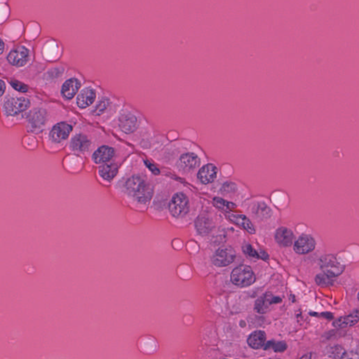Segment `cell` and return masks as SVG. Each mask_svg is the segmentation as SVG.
Listing matches in <instances>:
<instances>
[{
  "mask_svg": "<svg viewBox=\"0 0 359 359\" xmlns=\"http://www.w3.org/2000/svg\"><path fill=\"white\" fill-rule=\"evenodd\" d=\"M72 127L66 122H61L53 127L50 133L51 141L55 143H63L70 136Z\"/></svg>",
  "mask_w": 359,
  "mask_h": 359,
  "instance_id": "obj_10",
  "label": "cell"
},
{
  "mask_svg": "<svg viewBox=\"0 0 359 359\" xmlns=\"http://www.w3.org/2000/svg\"><path fill=\"white\" fill-rule=\"evenodd\" d=\"M320 265L323 272L331 278L337 277L345 272V265L341 264L333 255H326L321 257Z\"/></svg>",
  "mask_w": 359,
  "mask_h": 359,
  "instance_id": "obj_6",
  "label": "cell"
},
{
  "mask_svg": "<svg viewBox=\"0 0 359 359\" xmlns=\"http://www.w3.org/2000/svg\"><path fill=\"white\" fill-rule=\"evenodd\" d=\"M265 341H266V334L261 330L253 332L248 338V345L253 349L263 348Z\"/></svg>",
  "mask_w": 359,
  "mask_h": 359,
  "instance_id": "obj_21",
  "label": "cell"
},
{
  "mask_svg": "<svg viewBox=\"0 0 359 359\" xmlns=\"http://www.w3.org/2000/svg\"><path fill=\"white\" fill-rule=\"evenodd\" d=\"M91 142L87 136L83 134L76 135L72 138L70 147L74 152H85L89 148Z\"/></svg>",
  "mask_w": 359,
  "mask_h": 359,
  "instance_id": "obj_19",
  "label": "cell"
},
{
  "mask_svg": "<svg viewBox=\"0 0 359 359\" xmlns=\"http://www.w3.org/2000/svg\"><path fill=\"white\" fill-rule=\"evenodd\" d=\"M114 154L115 152L111 147L102 146L95 151L93 155V160L97 164L108 163L114 157Z\"/></svg>",
  "mask_w": 359,
  "mask_h": 359,
  "instance_id": "obj_16",
  "label": "cell"
},
{
  "mask_svg": "<svg viewBox=\"0 0 359 359\" xmlns=\"http://www.w3.org/2000/svg\"><path fill=\"white\" fill-rule=\"evenodd\" d=\"M81 87V82L76 78H71L65 82L62 87L63 96L66 99H72L75 96Z\"/></svg>",
  "mask_w": 359,
  "mask_h": 359,
  "instance_id": "obj_18",
  "label": "cell"
},
{
  "mask_svg": "<svg viewBox=\"0 0 359 359\" xmlns=\"http://www.w3.org/2000/svg\"><path fill=\"white\" fill-rule=\"evenodd\" d=\"M110 106V102L108 99L104 98L101 100L100 102L95 106L93 110V114L95 116H101L107 111V110Z\"/></svg>",
  "mask_w": 359,
  "mask_h": 359,
  "instance_id": "obj_24",
  "label": "cell"
},
{
  "mask_svg": "<svg viewBox=\"0 0 359 359\" xmlns=\"http://www.w3.org/2000/svg\"><path fill=\"white\" fill-rule=\"evenodd\" d=\"M243 251L248 256L255 257V258H259L260 257V253H257L251 245L244 246Z\"/></svg>",
  "mask_w": 359,
  "mask_h": 359,
  "instance_id": "obj_29",
  "label": "cell"
},
{
  "mask_svg": "<svg viewBox=\"0 0 359 359\" xmlns=\"http://www.w3.org/2000/svg\"><path fill=\"white\" fill-rule=\"evenodd\" d=\"M231 281L235 286L246 287L255 282V275L251 267L246 265H240L233 270L231 274Z\"/></svg>",
  "mask_w": 359,
  "mask_h": 359,
  "instance_id": "obj_4",
  "label": "cell"
},
{
  "mask_svg": "<svg viewBox=\"0 0 359 359\" xmlns=\"http://www.w3.org/2000/svg\"><path fill=\"white\" fill-rule=\"evenodd\" d=\"M316 247V241L309 235H302L296 241L294 251L297 254L305 255L312 252Z\"/></svg>",
  "mask_w": 359,
  "mask_h": 359,
  "instance_id": "obj_12",
  "label": "cell"
},
{
  "mask_svg": "<svg viewBox=\"0 0 359 359\" xmlns=\"http://www.w3.org/2000/svg\"><path fill=\"white\" fill-rule=\"evenodd\" d=\"M202 163L203 161L198 152L194 150H188L179 156L175 168L176 171L181 174L188 175L200 169Z\"/></svg>",
  "mask_w": 359,
  "mask_h": 359,
  "instance_id": "obj_2",
  "label": "cell"
},
{
  "mask_svg": "<svg viewBox=\"0 0 359 359\" xmlns=\"http://www.w3.org/2000/svg\"><path fill=\"white\" fill-rule=\"evenodd\" d=\"M137 119L136 116L132 114L127 113L122 114L119 118V127L122 132L129 134L134 132L137 127Z\"/></svg>",
  "mask_w": 359,
  "mask_h": 359,
  "instance_id": "obj_13",
  "label": "cell"
},
{
  "mask_svg": "<svg viewBox=\"0 0 359 359\" xmlns=\"http://www.w3.org/2000/svg\"><path fill=\"white\" fill-rule=\"evenodd\" d=\"M96 98V92L91 87L86 88L77 96V104L81 109L89 108L94 103Z\"/></svg>",
  "mask_w": 359,
  "mask_h": 359,
  "instance_id": "obj_15",
  "label": "cell"
},
{
  "mask_svg": "<svg viewBox=\"0 0 359 359\" xmlns=\"http://www.w3.org/2000/svg\"><path fill=\"white\" fill-rule=\"evenodd\" d=\"M6 89V86L5 82H4L3 80H2L1 81V95L3 96L4 95V93H5V90Z\"/></svg>",
  "mask_w": 359,
  "mask_h": 359,
  "instance_id": "obj_32",
  "label": "cell"
},
{
  "mask_svg": "<svg viewBox=\"0 0 359 359\" xmlns=\"http://www.w3.org/2000/svg\"><path fill=\"white\" fill-rule=\"evenodd\" d=\"M30 102L24 97H13L6 101L4 110L9 115H18L30 108Z\"/></svg>",
  "mask_w": 359,
  "mask_h": 359,
  "instance_id": "obj_7",
  "label": "cell"
},
{
  "mask_svg": "<svg viewBox=\"0 0 359 359\" xmlns=\"http://www.w3.org/2000/svg\"><path fill=\"white\" fill-rule=\"evenodd\" d=\"M30 59V51L26 47H19L9 53L7 60L13 66L23 67L28 64Z\"/></svg>",
  "mask_w": 359,
  "mask_h": 359,
  "instance_id": "obj_9",
  "label": "cell"
},
{
  "mask_svg": "<svg viewBox=\"0 0 359 359\" xmlns=\"http://www.w3.org/2000/svg\"><path fill=\"white\" fill-rule=\"evenodd\" d=\"M4 47H5V45H4L3 41V40H2V41H1V53H3Z\"/></svg>",
  "mask_w": 359,
  "mask_h": 359,
  "instance_id": "obj_33",
  "label": "cell"
},
{
  "mask_svg": "<svg viewBox=\"0 0 359 359\" xmlns=\"http://www.w3.org/2000/svg\"><path fill=\"white\" fill-rule=\"evenodd\" d=\"M215 204H217V206H221L222 209L229 210L232 209V208L235 207L234 204L230 203V202H225L223 200H219V198L215 200Z\"/></svg>",
  "mask_w": 359,
  "mask_h": 359,
  "instance_id": "obj_30",
  "label": "cell"
},
{
  "mask_svg": "<svg viewBox=\"0 0 359 359\" xmlns=\"http://www.w3.org/2000/svg\"><path fill=\"white\" fill-rule=\"evenodd\" d=\"M210 225L209 218L204 215L198 217L197 222H196V227H197L198 231L202 233H206V231H209Z\"/></svg>",
  "mask_w": 359,
  "mask_h": 359,
  "instance_id": "obj_26",
  "label": "cell"
},
{
  "mask_svg": "<svg viewBox=\"0 0 359 359\" xmlns=\"http://www.w3.org/2000/svg\"><path fill=\"white\" fill-rule=\"evenodd\" d=\"M359 322V309H355L351 314L340 317L334 321L333 326L335 328H345L354 326Z\"/></svg>",
  "mask_w": 359,
  "mask_h": 359,
  "instance_id": "obj_14",
  "label": "cell"
},
{
  "mask_svg": "<svg viewBox=\"0 0 359 359\" xmlns=\"http://www.w3.org/2000/svg\"><path fill=\"white\" fill-rule=\"evenodd\" d=\"M315 282L317 285L322 286V287H326V286H330L333 285L334 282L332 280L331 277L326 275V274H317L315 277Z\"/></svg>",
  "mask_w": 359,
  "mask_h": 359,
  "instance_id": "obj_25",
  "label": "cell"
},
{
  "mask_svg": "<svg viewBox=\"0 0 359 359\" xmlns=\"http://www.w3.org/2000/svg\"><path fill=\"white\" fill-rule=\"evenodd\" d=\"M219 168L216 164L207 163L202 166L196 173V181L202 186H209L218 180Z\"/></svg>",
  "mask_w": 359,
  "mask_h": 359,
  "instance_id": "obj_5",
  "label": "cell"
},
{
  "mask_svg": "<svg viewBox=\"0 0 359 359\" xmlns=\"http://www.w3.org/2000/svg\"><path fill=\"white\" fill-rule=\"evenodd\" d=\"M126 190L137 205L146 206L153 195L154 187L143 174H135L127 180Z\"/></svg>",
  "mask_w": 359,
  "mask_h": 359,
  "instance_id": "obj_1",
  "label": "cell"
},
{
  "mask_svg": "<svg viewBox=\"0 0 359 359\" xmlns=\"http://www.w3.org/2000/svg\"><path fill=\"white\" fill-rule=\"evenodd\" d=\"M281 302L282 299L280 297H276L272 293H267L257 300L255 303V309L257 312L265 314L270 310L273 305L280 303Z\"/></svg>",
  "mask_w": 359,
  "mask_h": 359,
  "instance_id": "obj_11",
  "label": "cell"
},
{
  "mask_svg": "<svg viewBox=\"0 0 359 359\" xmlns=\"http://www.w3.org/2000/svg\"><path fill=\"white\" fill-rule=\"evenodd\" d=\"M275 238L280 246L289 247L293 244L295 236L290 229L287 227H281L276 231Z\"/></svg>",
  "mask_w": 359,
  "mask_h": 359,
  "instance_id": "obj_17",
  "label": "cell"
},
{
  "mask_svg": "<svg viewBox=\"0 0 359 359\" xmlns=\"http://www.w3.org/2000/svg\"><path fill=\"white\" fill-rule=\"evenodd\" d=\"M272 348L276 352H283L287 349V345L284 342H269L265 349Z\"/></svg>",
  "mask_w": 359,
  "mask_h": 359,
  "instance_id": "obj_27",
  "label": "cell"
},
{
  "mask_svg": "<svg viewBox=\"0 0 359 359\" xmlns=\"http://www.w3.org/2000/svg\"><path fill=\"white\" fill-rule=\"evenodd\" d=\"M118 170L119 167L116 164H107L103 166L99 171H100L101 176L103 179L107 181H111L117 174Z\"/></svg>",
  "mask_w": 359,
  "mask_h": 359,
  "instance_id": "obj_23",
  "label": "cell"
},
{
  "mask_svg": "<svg viewBox=\"0 0 359 359\" xmlns=\"http://www.w3.org/2000/svg\"><path fill=\"white\" fill-rule=\"evenodd\" d=\"M357 297H358V301H359V293H358V295H357Z\"/></svg>",
  "mask_w": 359,
  "mask_h": 359,
  "instance_id": "obj_34",
  "label": "cell"
},
{
  "mask_svg": "<svg viewBox=\"0 0 359 359\" xmlns=\"http://www.w3.org/2000/svg\"><path fill=\"white\" fill-rule=\"evenodd\" d=\"M330 357H332V358H344L348 357V355H347L345 349L339 346L333 347L330 350Z\"/></svg>",
  "mask_w": 359,
  "mask_h": 359,
  "instance_id": "obj_28",
  "label": "cell"
},
{
  "mask_svg": "<svg viewBox=\"0 0 359 359\" xmlns=\"http://www.w3.org/2000/svg\"><path fill=\"white\" fill-rule=\"evenodd\" d=\"M230 218L232 220L233 222L236 223L240 226L245 229L248 232L254 234L255 233V228H254L253 224L251 221L248 218L246 215H240V214H232L230 215Z\"/></svg>",
  "mask_w": 359,
  "mask_h": 359,
  "instance_id": "obj_22",
  "label": "cell"
},
{
  "mask_svg": "<svg viewBox=\"0 0 359 359\" xmlns=\"http://www.w3.org/2000/svg\"><path fill=\"white\" fill-rule=\"evenodd\" d=\"M190 207V197L188 193L183 190L175 193L169 204L170 213L175 218H180L186 215Z\"/></svg>",
  "mask_w": 359,
  "mask_h": 359,
  "instance_id": "obj_3",
  "label": "cell"
},
{
  "mask_svg": "<svg viewBox=\"0 0 359 359\" xmlns=\"http://www.w3.org/2000/svg\"><path fill=\"white\" fill-rule=\"evenodd\" d=\"M235 251L231 247L220 248L212 257V263L218 267H224L232 264L235 261Z\"/></svg>",
  "mask_w": 359,
  "mask_h": 359,
  "instance_id": "obj_8",
  "label": "cell"
},
{
  "mask_svg": "<svg viewBox=\"0 0 359 359\" xmlns=\"http://www.w3.org/2000/svg\"><path fill=\"white\" fill-rule=\"evenodd\" d=\"M46 121H47V114H46L45 110H37L30 120V129L32 131H40L45 125Z\"/></svg>",
  "mask_w": 359,
  "mask_h": 359,
  "instance_id": "obj_20",
  "label": "cell"
},
{
  "mask_svg": "<svg viewBox=\"0 0 359 359\" xmlns=\"http://www.w3.org/2000/svg\"><path fill=\"white\" fill-rule=\"evenodd\" d=\"M11 85L13 86L14 89H16L17 91H20V92L25 93L28 91V89L26 86L22 85V84L18 83V82H11Z\"/></svg>",
  "mask_w": 359,
  "mask_h": 359,
  "instance_id": "obj_31",
  "label": "cell"
}]
</instances>
